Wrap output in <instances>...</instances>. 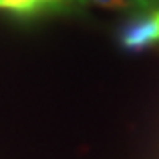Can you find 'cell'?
<instances>
[{
	"instance_id": "cell-3",
	"label": "cell",
	"mask_w": 159,
	"mask_h": 159,
	"mask_svg": "<svg viewBox=\"0 0 159 159\" xmlns=\"http://www.w3.org/2000/svg\"><path fill=\"white\" fill-rule=\"evenodd\" d=\"M0 8H2V2H0Z\"/></svg>"
},
{
	"instance_id": "cell-1",
	"label": "cell",
	"mask_w": 159,
	"mask_h": 159,
	"mask_svg": "<svg viewBox=\"0 0 159 159\" xmlns=\"http://www.w3.org/2000/svg\"><path fill=\"white\" fill-rule=\"evenodd\" d=\"M117 39L121 48L140 52L159 46V4L136 10L119 27Z\"/></svg>"
},
{
	"instance_id": "cell-2",
	"label": "cell",
	"mask_w": 159,
	"mask_h": 159,
	"mask_svg": "<svg viewBox=\"0 0 159 159\" xmlns=\"http://www.w3.org/2000/svg\"><path fill=\"white\" fill-rule=\"evenodd\" d=\"M48 12H61V10H71L67 0H44Z\"/></svg>"
}]
</instances>
